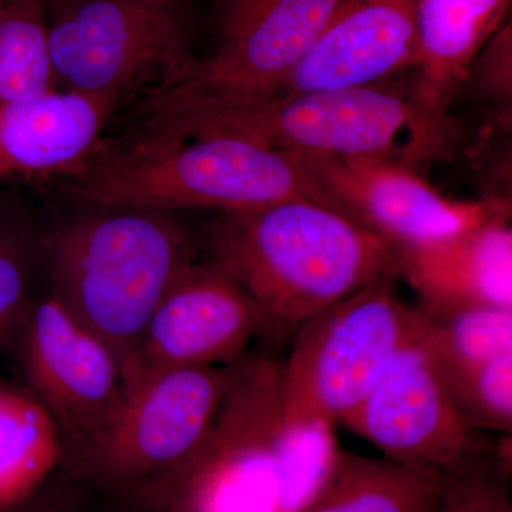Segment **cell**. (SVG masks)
Returning <instances> with one entry per match:
<instances>
[{"label": "cell", "instance_id": "1", "mask_svg": "<svg viewBox=\"0 0 512 512\" xmlns=\"http://www.w3.org/2000/svg\"><path fill=\"white\" fill-rule=\"evenodd\" d=\"M336 424L286 412L284 363L245 357L207 436L143 507L151 512H305L340 447Z\"/></svg>", "mask_w": 512, "mask_h": 512}, {"label": "cell", "instance_id": "2", "mask_svg": "<svg viewBox=\"0 0 512 512\" xmlns=\"http://www.w3.org/2000/svg\"><path fill=\"white\" fill-rule=\"evenodd\" d=\"M208 247L275 332H295L377 279L399 278L389 242L309 198L225 212L211 225Z\"/></svg>", "mask_w": 512, "mask_h": 512}, {"label": "cell", "instance_id": "3", "mask_svg": "<svg viewBox=\"0 0 512 512\" xmlns=\"http://www.w3.org/2000/svg\"><path fill=\"white\" fill-rule=\"evenodd\" d=\"M43 259L50 293L110 346L127 379L151 316L194 249L163 211L110 208L56 229L43 239Z\"/></svg>", "mask_w": 512, "mask_h": 512}, {"label": "cell", "instance_id": "4", "mask_svg": "<svg viewBox=\"0 0 512 512\" xmlns=\"http://www.w3.org/2000/svg\"><path fill=\"white\" fill-rule=\"evenodd\" d=\"M72 178L74 197L104 210L208 208L225 214L315 200L298 157L232 136L138 137L121 150H101Z\"/></svg>", "mask_w": 512, "mask_h": 512}, {"label": "cell", "instance_id": "5", "mask_svg": "<svg viewBox=\"0 0 512 512\" xmlns=\"http://www.w3.org/2000/svg\"><path fill=\"white\" fill-rule=\"evenodd\" d=\"M412 119V93L377 84L202 104L146 120L140 137L232 136L298 156L390 157Z\"/></svg>", "mask_w": 512, "mask_h": 512}, {"label": "cell", "instance_id": "6", "mask_svg": "<svg viewBox=\"0 0 512 512\" xmlns=\"http://www.w3.org/2000/svg\"><path fill=\"white\" fill-rule=\"evenodd\" d=\"M245 357L229 365L158 373L128 387L119 419L70 474L143 507L200 447L241 376Z\"/></svg>", "mask_w": 512, "mask_h": 512}, {"label": "cell", "instance_id": "7", "mask_svg": "<svg viewBox=\"0 0 512 512\" xmlns=\"http://www.w3.org/2000/svg\"><path fill=\"white\" fill-rule=\"evenodd\" d=\"M181 0H62L49 26L57 79L79 92L123 94L183 79L198 57Z\"/></svg>", "mask_w": 512, "mask_h": 512}, {"label": "cell", "instance_id": "8", "mask_svg": "<svg viewBox=\"0 0 512 512\" xmlns=\"http://www.w3.org/2000/svg\"><path fill=\"white\" fill-rule=\"evenodd\" d=\"M416 328L414 306L380 278L303 322L284 363L288 412L346 426Z\"/></svg>", "mask_w": 512, "mask_h": 512}, {"label": "cell", "instance_id": "9", "mask_svg": "<svg viewBox=\"0 0 512 512\" xmlns=\"http://www.w3.org/2000/svg\"><path fill=\"white\" fill-rule=\"evenodd\" d=\"M343 0H218V43L183 79L151 90L147 120L202 104L269 97L328 26Z\"/></svg>", "mask_w": 512, "mask_h": 512}, {"label": "cell", "instance_id": "10", "mask_svg": "<svg viewBox=\"0 0 512 512\" xmlns=\"http://www.w3.org/2000/svg\"><path fill=\"white\" fill-rule=\"evenodd\" d=\"M13 355L28 393L56 423L60 467L72 473L123 412L127 384L119 357L53 293L33 302Z\"/></svg>", "mask_w": 512, "mask_h": 512}, {"label": "cell", "instance_id": "11", "mask_svg": "<svg viewBox=\"0 0 512 512\" xmlns=\"http://www.w3.org/2000/svg\"><path fill=\"white\" fill-rule=\"evenodd\" d=\"M315 202L389 242L397 254L443 244L510 211L501 200L453 201L390 157L298 156Z\"/></svg>", "mask_w": 512, "mask_h": 512}, {"label": "cell", "instance_id": "12", "mask_svg": "<svg viewBox=\"0 0 512 512\" xmlns=\"http://www.w3.org/2000/svg\"><path fill=\"white\" fill-rule=\"evenodd\" d=\"M346 427L379 448L384 458L443 474L485 456L497 443L458 412L417 319L412 336L394 353Z\"/></svg>", "mask_w": 512, "mask_h": 512}, {"label": "cell", "instance_id": "13", "mask_svg": "<svg viewBox=\"0 0 512 512\" xmlns=\"http://www.w3.org/2000/svg\"><path fill=\"white\" fill-rule=\"evenodd\" d=\"M275 332L248 292L217 262L192 264L175 278L151 316L128 372L127 389L158 373L229 365L249 343Z\"/></svg>", "mask_w": 512, "mask_h": 512}, {"label": "cell", "instance_id": "14", "mask_svg": "<svg viewBox=\"0 0 512 512\" xmlns=\"http://www.w3.org/2000/svg\"><path fill=\"white\" fill-rule=\"evenodd\" d=\"M511 0H417L413 119L402 161L409 167L439 156L448 109L468 74L500 30Z\"/></svg>", "mask_w": 512, "mask_h": 512}, {"label": "cell", "instance_id": "15", "mask_svg": "<svg viewBox=\"0 0 512 512\" xmlns=\"http://www.w3.org/2000/svg\"><path fill=\"white\" fill-rule=\"evenodd\" d=\"M417 43V0H343L272 96L377 86L414 67Z\"/></svg>", "mask_w": 512, "mask_h": 512}, {"label": "cell", "instance_id": "16", "mask_svg": "<svg viewBox=\"0 0 512 512\" xmlns=\"http://www.w3.org/2000/svg\"><path fill=\"white\" fill-rule=\"evenodd\" d=\"M120 97L69 92L0 104V178L73 177L100 153Z\"/></svg>", "mask_w": 512, "mask_h": 512}, {"label": "cell", "instance_id": "17", "mask_svg": "<svg viewBox=\"0 0 512 512\" xmlns=\"http://www.w3.org/2000/svg\"><path fill=\"white\" fill-rule=\"evenodd\" d=\"M397 255L399 276L421 302L512 308L510 211L451 241Z\"/></svg>", "mask_w": 512, "mask_h": 512}, {"label": "cell", "instance_id": "18", "mask_svg": "<svg viewBox=\"0 0 512 512\" xmlns=\"http://www.w3.org/2000/svg\"><path fill=\"white\" fill-rule=\"evenodd\" d=\"M444 483L440 471L340 448L332 473L305 512H439Z\"/></svg>", "mask_w": 512, "mask_h": 512}, {"label": "cell", "instance_id": "19", "mask_svg": "<svg viewBox=\"0 0 512 512\" xmlns=\"http://www.w3.org/2000/svg\"><path fill=\"white\" fill-rule=\"evenodd\" d=\"M59 429L32 394L0 389V505L33 497L62 466Z\"/></svg>", "mask_w": 512, "mask_h": 512}, {"label": "cell", "instance_id": "20", "mask_svg": "<svg viewBox=\"0 0 512 512\" xmlns=\"http://www.w3.org/2000/svg\"><path fill=\"white\" fill-rule=\"evenodd\" d=\"M417 328L441 367L481 365L512 352V308L420 302Z\"/></svg>", "mask_w": 512, "mask_h": 512}, {"label": "cell", "instance_id": "21", "mask_svg": "<svg viewBox=\"0 0 512 512\" xmlns=\"http://www.w3.org/2000/svg\"><path fill=\"white\" fill-rule=\"evenodd\" d=\"M42 6L10 0L0 10V104L56 90Z\"/></svg>", "mask_w": 512, "mask_h": 512}, {"label": "cell", "instance_id": "22", "mask_svg": "<svg viewBox=\"0 0 512 512\" xmlns=\"http://www.w3.org/2000/svg\"><path fill=\"white\" fill-rule=\"evenodd\" d=\"M43 258L28 222L0 202V350L13 353L23 323L35 302L33 275Z\"/></svg>", "mask_w": 512, "mask_h": 512}, {"label": "cell", "instance_id": "23", "mask_svg": "<svg viewBox=\"0 0 512 512\" xmlns=\"http://www.w3.org/2000/svg\"><path fill=\"white\" fill-rule=\"evenodd\" d=\"M439 369L458 412L471 426L511 434L512 352L481 365Z\"/></svg>", "mask_w": 512, "mask_h": 512}, {"label": "cell", "instance_id": "24", "mask_svg": "<svg viewBox=\"0 0 512 512\" xmlns=\"http://www.w3.org/2000/svg\"><path fill=\"white\" fill-rule=\"evenodd\" d=\"M511 447V434H505L490 453L444 474L439 512H512Z\"/></svg>", "mask_w": 512, "mask_h": 512}, {"label": "cell", "instance_id": "25", "mask_svg": "<svg viewBox=\"0 0 512 512\" xmlns=\"http://www.w3.org/2000/svg\"><path fill=\"white\" fill-rule=\"evenodd\" d=\"M511 26L498 30L481 50L477 70L485 92L495 97H510L511 94Z\"/></svg>", "mask_w": 512, "mask_h": 512}, {"label": "cell", "instance_id": "26", "mask_svg": "<svg viewBox=\"0 0 512 512\" xmlns=\"http://www.w3.org/2000/svg\"><path fill=\"white\" fill-rule=\"evenodd\" d=\"M67 512H151L146 507L130 503V501L120 500V498L110 497L101 493L100 490L90 491L86 497L82 498L73 508Z\"/></svg>", "mask_w": 512, "mask_h": 512}, {"label": "cell", "instance_id": "27", "mask_svg": "<svg viewBox=\"0 0 512 512\" xmlns=\"http://www.w3.org/2000/svg\"><path fill=\"white\" fill-rule=\"evenodd\" d=\"M64 510H66V500L57 485L49 483L37 491L32 512H64Z\"/></svg>", "mask_w": 512, "mask_h": 512}, {"label": "cell", "instance_id": "28", "mask_svg": "<svg viewBox=\"0 0 512 512\" xmlns=\"http://www.w3.org/2000/svg\"><path fill=\"white\" fill-rule=\"evenodd\" d=\"M35 495L30 497L25 503L18 505H0V512H32Z\"/></svg>", "mask_w": 512, "mask_h": 512}, {"label": "cell", "instance_id": "29", "mask_svg": "<svg viewBox=\"0 0 512 512\" xmlns=\"http://www.w3.org/2000/svg\"><path fill=\"white\" fill-rule=\"evenodd\" d=\"M16 2L35 3V5L42 6L46 2H62V0H16Z\"/></svg>", "mask_w": 512, "mask_h": 512}, {"label": "cell", "instance_id": "30", "mask_svg": "<svg viewBox=\"0 0 512 512\" xmlns=\"http://www.w3.org/2000/svg\"><path fill=\"white\" fill-rule=\"evenodd\" d=\"M10 384L8 382H5V380L0 379V389H9Z\"/></svg>", "mask_w": 512, "mask_h": 512}, {"label": "cell", "instance_id": "31", "mask_svg": "<svg viewBox=\"0 0 512 512\" xmlns=\"http://www.w3.org/2000/svg\"><path fill=\"white\" fill-rule=\"evenodd\" d=\"M9 2L10 0H0V10L5 8V6L8 5Z\"/></svg>", "mask_w": 512, "mask_h": 512}]
</instances>
